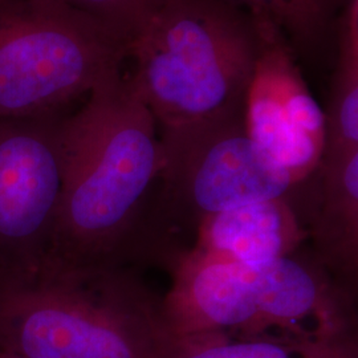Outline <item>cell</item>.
<instances>
[{"label": "cell", "instance_id": "cell-3", "mask_svg": "<svg viewBox=\"0 0 358 358\" xmlns=\"http://www.w3.org/2000/svg\"><path fill=\"white\" fill-rule=\"evenodd\" d=\"M174 337L159 301L124 268H44L0 289L8 358H167Z\"/></svg>", "mask_w": 358, "mask_h": 358}, {"label": "cell", "instance_id": "cell-14", "mask_svg": "<svg viewBox=\"0 0 358 358\" xmlns=\"http://www.w3.org/2000/svg\"><path fill=\"white\" fill-rule=\"evenodd\" d=\"M100 20L128 41L141 29L158 0H57Z\"/></svg>", "mask_w": 358, "mask_h": 358}, {"label": "cell", "instance_id": "cell-7", "mask_svg": "<svg viewBox=\"0 0 358 358\" xmlns=\"http://www.w3.org/2000/svg\"><path fill=\"white\" fill-rule=\"evenodd\" d=\"M260 52L245 94L244 125L263 161L297 186L313 176L325 149V113L299 57L275 26L256 19Z\"/></svg>", "mask_w": 358, "mask_h": 358}, {"label": "cell", "instance_id": "cell-2", "mask_svg": "<svg viewBox=\"0 0 358 358\" xmlns=\"http://www.w3.org/2000/svg\"><path fill=\"white\" fill-rule=\"evenodd\" d=\"M259 52L257 20L229 0H158L128 78L161 130L189 127L244 112Z\"/></svg>", "mask_w": 358, "mask_h": 358}, {"label": "cell", "instance_id": "cell-8", "mask_svg": "<svg viewBox=\"0 0 358 358\" xmlns=\"http://www.w3.org/2000/svg\"><path fill=\"white\" fill-rule=\"evenodd\" d=\"M262 264L220 260L190 250L179 256L159 310L174 338L272 336Z\"/></svg>", "mask_w": 358, "mask_h": 358}, {"label": "cell", "instance_id": "cell-15", "mask_svg": "<svg viewBox=\"0 0 358 358\" xmlns=\"http://www.w3.org/2000/svg\"><path fill=\"white\" fill-rule=\"evenodd\" d=\"M0 358H8V357H6V356H3V355H0Z\"/></svg>", "mask_w": 358, "mask_h": 358}, {"label": "cell", "instance_id": "cell-6", "mask_svg": "<svg viewBox=\"0 0 358 358\" xmlns=\"http://www.w3.org/2000/svg\"><path fill=\"white\" fill-rule=\"evenodd\" d=\"M65 113L0 120V289L45 268L63 186Z\"/></svg>", "mask_w": 358, "mask_h": 358}, {"label": "cell", "instance_id": "cell-11", "mask_svg": "<svg viewBox=\"0 0 358 358\" xmlns=\"http://www.w3.org/2000/svg\"><path fill=\"white\" fill-rule=\"evenodd\" d=\"M276 27L296 56L320 60L334 52L337 28L349 0H229Z\"/></svg>", "mask_w": 358, "mask_h": 358}, {"label": "cell", "instance_id": "cell-4", "mask_svg": "<svg viewBox=\"0 0 358 358\" xmlns=\"http://www.w3.org/2000/svg\"><path fill=\"white\" fill-rule=\"evenodd\" d=\"M127 40L57 0H0V120L65 113L128 59Z\"/></svg>", "mask_w": 358, "mask_h": 358}, {"label": "cell", "instance_id": "cell-12", "mask_svg": "<svg viewBox=\"0 0 358 358\" xmlns=\"http://www.w3.org/2000/svg\"><path fill=\"white\" fill-rule=\"evenodd\" d=\"M324 113V153L358 149V0H349L338 23L331 97Z\"/></svg>", "mask_w": 358, "mask_h": 358}, {"label": "cell", "instance_id": "cell-9", "mask_svg": "<svg viewBox=\"0 0 358 358\" xmlns=\"http://www.w3.org/2000/svg\"><path fill=\"white\" fill-rule=\"evenodd\" d=\"M196 230L194 250L242 264L292 256L308 235L285 196L232 207L206 217Z\"/></svg>", "mask_w": 358, "mask_h": 358}, {"label": "cell", "instance_id": "cell-13", "mask_svg": "<svg viewBox=\"0 0 358 358\" xmlns=\"http://www.w3.org/2000/svg\"><path fill=\"white\" fill-rule=\"evenodd\" d=\"M167 358H356V348L352 337L206 336L174 338Z\"/></svg>", "mask_w": 358, "mask_h": 358}, {"label": "cell", "instance_id": "cell-1", "mask_svg": "<svg viewBox=\"0 0 358 358\" xmlns=\"http://www.w3.org/2000/svg\"><path fill=\"white\" fill-rule=\"evenodd\" d=\"M157 122L121 69L60 127L63 186L45 268H122L164 167Z\"/></svg>", "mask_w": 358, "mask_h": 358}, {"label": "cell", "instance_id": "cell-10", "mask_svg": "<svg viewBox=\"0 0 358 358\" xmlns=\"http://www.w3.org/2000/svg\"><path fill=\"white\" fill-rule=\"evenodd\" d=\"M310 235L321 263L352 289L358 271V149L322 154Z\"/></svg>", "mask_w": 358, "mask_h": 358}, {"label": "cell", "instance_id": "cell-5", "mask_svg": "<svg viewBox=\"0 0 358 358\" xmlns=\"http://www.w3.org/2000/svg\"><path fill=\"white\" fill-rule=\"evenodd\" d=\"M162 202L169 219L198 224L254 201L285 196L294 186L268 166L250 140L244 112L162 129Z\"/></svg>", "mask_w": 358, "mask_h": 358}]
</instances>
